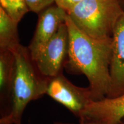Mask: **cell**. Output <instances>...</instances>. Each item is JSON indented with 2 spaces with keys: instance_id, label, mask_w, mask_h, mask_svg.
Masks as SVG:
<instances>
[{
  "instance_id": "3",
  "label": "cell",
  "mask_w": 124,
  "mask_h": 124,
  "mask_svg": "<svg viewBox=\"0 0 124 124\" xmlns=\"http://www.w3.org/2000/svg\"><path fill=\"white\" fill-rule=\"evenodd\" d=\"M124 12L120 0H83L67 12L82 32L89 37H111L114 26Z\"/></svg>"
},
{
  "instance_id": "9",
  "label": "cell",
  "mask_w": 124,
  "mask_h": 124,
  "mask_svg": "<svg viewBox=\"0 0 124 124\" xmlns=\"http://www.w3.org/2000/svg\"><path fill=\"white\" fill-rule=\"evenodd\" d=\"M15 65V57L13 51L9 49H0L1 116L5 112L8 105Z\"/></svg>"
},
{
  "instance_id": "14",
  "label": "cell",
  "mask_w": 124,
  "mask_h": 124,
  "mask_svg": "<svg viewBox=\"0 0 124 124\" xmlns=\"http://www.w3.org/2000/svg\"><path fill=\"white\" fill-rule=\"evenodd\" d=\"M53 124H74L69 123V122H64L56 121V122H54ZM94 124V123H87V124Z\"/></svg>"
},
{
  "instance_id": "15",
  "label": "cell",
  "mask_w": 124,
  "mask_h": 124,
  "mask_svg": "<svg viewBox=\"0 0 124 124\" xmlns=\"http://www.w3.org/2000/svg\"><path fill=\"white\" fill-rule=\"evenodd\" d=\"M120 2H121V5H122V4H123L124 6V0H120Z\"/></svg>"
},
{
  "instance_id": "2",
  "label": "cell",
  "mask_w": 124,
  "mask_h": 124,
  "mask_svg": "<svg viewBox=\"0 0 124 124\" xmlns=\"http://www.w3.org/2000/svg\"><path fill=\"white\" fill-rule=\"evenodd\" d=\"M13 51L15 70L8 108L0 118V124H21L27 105L46 95L50 78L40 72L28 47L20 44Z\"/></svg>"
},
{
  "instance_id": "1",
  "label": "cell",
  "mask_w": 124,
  "mask_h": 124,
  "mask_svg": "<svg viewBox=\"0 0 124 124\" xmlns=\"http://www.w3.org/2000/svg\"><path fill=\"white\" fill-rule=\"evenodd\" d=\"M69 53L65 67L70 74H83L89 81L93 100L107 97L111 88V37L95 39L82 32L67 15Z\"/></svg>"
},
{
  "instance_id": "11",
  "label": "cell",
  "mask_w": 124,
  "mask_h": 124,
  "mask_svg": "<svg viewBox=\"0 0 124 124\" xmlns=\"http://www.w3.org/2000/svg\"><path fill=\"white\" fill-rule=\"evenodd\" d=\"M0 4L6 13L18 23L29 11L25 0H0Z\"/></svg>"
},
{
  "instance_id": "13",
  "label": "cell",
  "mask_w": 124,
  "mask_h": 124,
  "mask_svg": "<svg viewBox=\"0 0 124 124\" xmlns=\"http://www.w3.org/2000/svg\"><path fill=\"white\" fill-rule=\"evenodd\" d=\"M83 0H55V4L67 13Z\"/></svg>"
},
{
  "instance_id": "7",
  "label": "cell",
  "mask_w": 124,
  "mask_h": 124,
  "mask_svg": "<svg viewBox=\"0 0 124 124\" xmlns=\"http://www.w3.org/2000/svg\"><path fill=\"white\" fill-rule=\"evenodd\" d=\"M67 13L56 5H51L39 13L35 33L28 48L32 60L56 33L62 24L66 23Z\"/></svg>"
},
{
  "instance_id": "10",
  "label": "cell",
  "mask_w": 124,
  "mask_h": 124,
  "mask_svg": "<svg viewBox=\"0 0 124 124\" xmlns=\"http://www.w3.org/2000/svg\"><path fill=\"white\" fill-rule=\"evenodd\" d=\"M17 24L0 7V49L12 51L21 44Z\"/></svg>"
},
{
  "instance_id": "12",
  "label": "cell",
  "mask_w": 124,
  "mask_h": 124,
  "mask_svg": "<svg viewBox=\"0 0 124 124\" xmlns=\"http://www.w3.org/2000/svg\"><path fill=\"white\" fill-rule=\"evenodd\" d=\"M29 11L39 14L55 3V0H25Z\"/></svg>"
},
{
  "instance_id": "4",
  "label": "cell",
  "mask_w": 124,
  "mask_h": 124,
  "mask_svg": "<svg viewBox=\"0 0 124 124\" xmlns=\"http://www.w3.org/2000/svg\"><path fill=\"white\" fill-rule=\"evenodd\" d=\"M69 31L65 23L33 60L43 76L52 78L63 73L69 53Z\"/></svg>"
},
{
  "instance_id": "5",
  "label": "cell",
  "mask_w": 124,
  "mask_h": 124,
  "mask_svg": "<svg viewBox=\"0 0 124 124\" xmlns=\"http://www.w3.org/2000/svg\"><path fill=\"white\" fill-rule=\"evenodd\" d=\"M46 95L64 106L78 118L86 107L94 101L89 86H76L63 73L50 78Z\"/></svg>"
},
{
  "instance_id": "8",
  "label": "cell",
  "mask_w": 124,
  "mask_h": 124,
  "mask_svg": "<svg viewBox=\"0 0 124 124\" xmlns=\"http://www.w3.org/2000/svg\"><path fill=\"white\" fill-rule=\"evenodd\" d=\"M111 39V88L107 97H117L124 93V12L114 26Z\"/></svg>"
},
{
  "instance_id": "6",
  "label": "cell",
  "mask_w": 124,
  "mask_h": 124,
  "mask_svg": "<svg viewBox=\"0 0 124 124\" xmlns=\"http://www.w3.org/2000/svg\"><path fill=\"white\" fill-rule=\"evenodd\" d=\"M124 118V93L94 101L82 111L79 124H121Z\"/></svg>"
},
{
  "instance_id": "16",
  "label": "cell",
  "mask_w": 124,
  "mask_h": 124,
  "mask_svg": "<svg viewBox=\"0 0 124 124\" xmlns=\"http://www.w3.org/2000/svg\"><path fill=\"white\" fill-rule=\"evenodd\" d=\"M121 124H124V118L122 120L121 122Z\"/></svg>"
}]
</instances>
